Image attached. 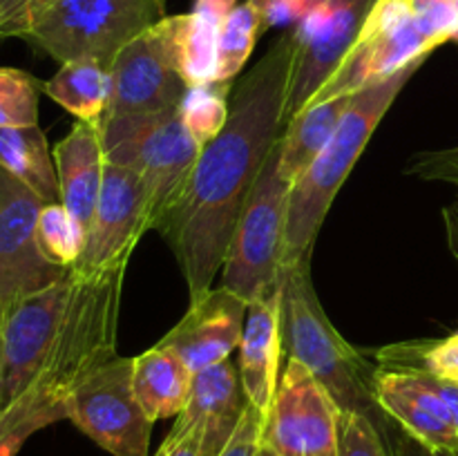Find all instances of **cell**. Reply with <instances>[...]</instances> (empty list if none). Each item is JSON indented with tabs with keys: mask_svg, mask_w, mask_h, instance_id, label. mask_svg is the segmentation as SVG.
<instances>
[{
	"mask_svg": "<svg viewBox=\"0 0 458 456\" xmlns=\"http://www.w3.org/2000/svg\"><path fill=\"white\" fill-rule=\"evenodd\" d=\"M295 58V36L286 31L235 85L226 125L201 148L186 188L157 224L186 277L191 300L213 286L246 197L284 132Z\"/></svg>",
	"mask_w": 458,
	"mask_h": 456,
	"instance_id": "cell-1",
	"label": "cell"
},
{
	"mask_svg": "<svg viewBox=\"0 0 458 456\" xmlns=\"http://www.w3.org/2000/svg\"><path fill=\"white\" fill-rule=\"evenodd\" d=\"M420 65L423 63L405 67L389 79L353 94L352 106L340 119L334 137L322 148L320 155L309 164V168L291 183L282 266L311 259L313 244H316V237L325 224L335 195L347 182L349 173L360 159L362 150L367 148L383 116L387 114L398 94L410 83Z\"/></svg>",
	"mask_w": 458,
	"mask_h": 456,
	"instance_id": "cell-2",
	"label": "cell"
},
{
	"mask_svg": "<svg viewBox=\"0 0 458 456\" xmlns=\"http://www.w3.org/2000/svg\"><path fill=\"white\" fill-rule=\"evenodd\" d=\"M311 259L282 266V347L307 367L343 411L365 414L385 434L387 414L376 401V369L335 331L311 284Z\"/></svg>",
	"mask_w": 458,
	"mask_h": 456,
	"instance_id": "cell-3",
	"label": "cell"
},
{
	"mask_svg": "<svg viewBox=\"0 0 458 456\" xmlns=\"http://www.w3.org/2000/svg\"><path fill=\"white\" fill-rule=\"evenodd\" d=\"M106 161L139 174L148 190L152 228L186 188L201 146L183 125L179 107L152 114L106 116L101 121Z\"/></svg>",
	"mask_w": 458,
	"mask_h": 456,
	"instance_id": "cell-4",
	"label": "cell"
},
{
	"mask_svg": "<svg viewBox=\"0 0 458 456\" xmlns=\"http://www.w3.org/2000/svg\"><path fill=\"white\" fill-rule=\"evenodd\" d=\"M161 18L157 0H54L22 40L61 65L94 61L110 70L121 49Z\"/></svg>",
	"mask_w": 458,
	"mask_h": 456,
	"instance_id": "cell-5",
	"label": "cell"
},
{
	"mask_svg": "<svg viewBox=\"0 0 458 456\" xmlns=\"http://www.w3.org/2000/svg\"><path fill=\"white\" fill-rule=\"evenodd\" d=\"M289 188L277 141L246 197L222 266V284L249 304L280 284Z\"/></svg>",
	"mask_w": 458,
	"mask_h": 456,
	"instance_id": "cell-6",
	"label": "cell"
},
{
	"mask_svg": "<svg viewBox=\"0 0 458 456\" xmlns=\"http://www.w3.org/2000/svg\"><path fill=\"white\" fill-rule=\"evenodd\" d=\"M434 49L416 22L410 0H376L356 45L309 106L360 92L405 67L425 63Z\"/></svg>",
	"mask_w": 458,
	"mask_h": 456,
	"instance_id": "cell-7",
	"label": "cell"
},
{
	"mask_svg": "<svg viewBox=\"0 0 458 456\" xmlns=\"http://www.w3.org/2000/svg\"><path fill=\"white\" fill-rule=\"evenodd\" d=\"M134 358L116 353L72 392L67 420L112 456H148L152 420L132 387Z\"/></svg>",
	"mask_w": 458,
	"mask_h": 456,
	"instance_id": "cell-8",
	"label": "cell"
},
{
	"mask_svg": "<svg viewBox=\"0 0 458 456\" xmlns=\"http://www.w3.org/2000/svg\"><path fill=\"white\" fill-rule=\"evenodd\" d=\"M340 405L298 360H286L262 423V447L273 456H338Z\"/></svg>",
	"mask_w": 458,
	"mask_h": 456,
	"instance_id": "cell-9",
	"label": "cell"
},
{
	"mask_svg": "<svg viewBox=\"0 0 458 456\" xmlns=\"http://www.w3.org/2000/svg\"><path fill=\"white\" fill-rule=\"evenodd\" d=\"M74 273L13 304L0 320V414L34 384L65 316Z\"/></svg>",
	"mask_w": 458,
	"mask_h": 456,
	"instance_id": "cell-10",
	"label": "cell"
},
{
	"mask_svg": "<svg viewBox=\"0 0 458 456\" xmlns=\"http://www.w3.org/2000/svg\"><path fill=\"white\" fill-rule=\"evenodd\" d=\"M150 228V199L139 174L106 161L83 255L72 271L106 273L128 268L134 246Z\"/></svg>",
	"mask_w": 458,
	"mask_h": 456,
	"instance_id": "cell-11",
	"label": "cell"
},
{
	"mask_svg": "<svg viewBox=\"0 0 458 456\" xmlns=\"http://www.w3.org/2000/svg\"><path fill=\"white\" fill-rule=\"evenodd\" d=\"M110 74L112 98L106 116L152 114L179 107L188 85L174 65L165 16L121 49Z\"/></svg>",
	"mask_w": 458,
	"mask_h": 456,
	"instance_id": "cell-12",
	"label": "cell"
},
{
	"mask_svg": "<svg viewBox=\"0 0 458 456\" xmlns=\"http://www.w3.org/2000/svg\"><path fill=\"white\" fill-rule=\"evenodd\" d=\"M43 201L13 179L0 204V320L21 300L56 284L72 268L49 262L36 241Z\"/></svg>",
	"mask_w": 458,
	"mask_h": 456,
	"instance_id": "cell-13",
	"label": "cell"
},
{
	"mask_svg": "<svg viewBox=\"0 0 458 456\" xmlns=\"http://www.w3.org/2000/svg\"><path fill=\"white\" fill-rule=\"evenodd\" d=\"M376 0H320V21L298 45L293 76L284 107V123L309 106L318 89L334 76L349 49L356 45Z\"/></svg>",
	"mask_w": 458,
	"mask_h": 456,
	"instance_id": "cell-14",
	"label": "cell"
},
{
	"mask_svg": "<svg viewBox=\"0 0 458 456\" xmlns=\"http://www.w3.org/2000/svg\"><path fill=\"white\" fill-rule=\"evenodd\" d=\"M249 302L226 286H210L191 300L186 316L159 340V347L177 353L192 374L231 358L240 347Z\"/></svg>",
	"mask_w": 458,
	"mask_h": 456,
	"instance_id": "cell-15",
	"label": "cell"
},
{
	"mask_svg": "<svg viewBox=\"0 0 458 456\" xmlns=\"http://www.w3.org/2000/svg\"><path fill=\"white\" fill-rule=\"evenodd\" d=\"M249 405L240 367L228 358L192 374L188 402L170 429V436L195 434L199 438L201 456H219L240 427Z\"/></svg>",
	"mask_w": 458,
	"mask_h": 456,
	"instance_id": "cell-16",
	"label": "cell"
},
{
	"mask_svg": "<svg viewBox=\"0 0 458 456\" xmlns=\"http://www.w3.org/2000/svg\"><path fill=\"white\" fill-rule=\"evenodd\" d=\"M378 367V365H376ZM376 401L389 420L432 452H456L458 427L434 389L410 371L376 369Z\"/></svg>",
	"mask_w": 458,
	"mask_h": 456,
	"instance_id": "cell-17",
	"label": "cell"
},
{
	"mask_svg": "<svg viewBox=\"0 0 458 456\" xmlns=\"http://www.w3.org/2000/svg\"><path fill=\"white\" fill-rule=\"evenodd\" d=\"M240 378L250 405L267 416L280 384L282 282L249 304L240 340Z\"/></svg>",
	"mask_w": 458,
	"mask_h": 456,
	"instance_id": "cell-18",
	"label": "cell"
},
{
	"mask_svg": "<svg viewBox=\"0 0 458 456\" xmlns=\"http://www.w3.org/2000/svg\"><path fill=\"white\" fill-rule=\"evenodd\" d=\"M54 164L58 173L61 204L88 228L97 210L106 170L101 123L76 121L74 128L54 148Z\"/></svg>",
	"mask_w": 458,
	"mask_h": 456,
	"instance_id": "cell-19",
	"label": "cell"
},
{
	"mask_svg": "<svg viewBox=\"0 0 458 456\" xmlns=\"http://www.w3.org/2000/svg\"><path fill=\"white\" fill-rule=\"evenodd\" d=\"M237 0H195L191 13L165 16L174 65L188 88L217 80L219 34Z\"/></svg>",
	"mask_w": 458,
	"mask_h": 456,
	"instance_id": "cell-20",
	"label": "cell"
},
{
	"mask_svg": "<svg viewBox=\"0 0 458 456\" xmlns=\"http://www.w3.org/2000/svg\"><path fill=\"white\" fill-rule=\"evenodd\" d=\"M191 384L192 371L170 349L155 344L134 358L132 387L139 405L152 423L182 414Z\"/></svg>",
	"mask_w": 458,
	"mask_h": 456,
	"instance_id": "cell-21",
	"label": "cell"
},
{
	"mask_svg": "<svg viewBox=\"0 0 458 456\" xmlns=\"http://www.w3.org/2000/svg\"><path fill=\"white\" fill-rule=\"evenodd\" d=\"M0 168L7 170L43 204L61 201L54 152L38 125L0 128Z\"/></svg>",
	"mask_w": 458,
	"mask_h": 456,
	"instance_id": "cell-22",
	"label": "cell"
},
{
	"mask_svg": "<svg viewBox=\"0 0 458 456\" xmlns=\"http://www.w3.org/2000/svg\"><path fill=\"white\" fill-rule=\"evenodd\" d=\"M352 101L353 94H344L327 103H311L284 125L280 137V173L286 182L293 183L320 155Z\"/></svg>",
	"mask_w": 458,
	"mask_h": 456,
	"instance_id": "cell-23",
	"label": "cell"
},
{
	"mask_svg": "<svg viewBox=\"0 0 458 456\" xmlns=\"http://www.w3.org/2000/svg\"><path fill=\"white\" fill-rule=\"evenodd\" d=\"M43 92L79 121L101 123L112 98V74L94 61L63 63L43 83Z\"/></svg>",
	"mask_w": 458,
	"mask_h": 456,
	"instance_id": "cell-24",
	"label": "cell"
},
{
	"mask_svg": "<svg viewBox=\"0 0 458 456\" xmlns=\"http://www.w3.org/2000/svg\"><path fill=\"white\" fill-rule=\"evenodd\" d=\"M67 418V401L45 384L34 383L0 414V456H16L27 438Z\"/></svg>",
	"mask_w": 458,
	"mask_h": 456,
	"instance_id": "cell-25",
	"label": "cell"
},
{
	"mask_svg": "<svg viewBox=\"0 0 458 456\" xmlns=\"http://www.w3.org/2000/svg\"><path fill=\"white\" fill-rule=\"evenodd\" d=\"M262 27V9L253 0H244L228 13V18L224 21L222 34H219L217 83H228L244 70Z\"/></svg>",
	"mask_w": 458,
	"mask_h": 456,
	"instance_id": "cell-26",
	"label": "cell"
},
{
	"mask_svg": "<svg viewBox=\"0 0 458 456\" xmlns=\"http://www.w3.org/2000/svg\"><path fill=\"white\" fill-rule=\"evenodd\" d=\"M88 240V228L61 204H43L36 219V241L49 262L74 268Z\"/></svg>",
	"mask_w": 458,
	"mask_h": 456,
	"instance_id": "cell-27",
	"label": "cell"
},
{
	"mask_svg": "<svg viewBox=\"0 0 458 456\" xmlns=\"http://www.w3.org/2000/svg\"><path fill=\"white\" fill-rule=\"evenodd\" d=\"M228 112H231V88L217 80L192 85L179 103L183 125L201 148L222 132L228 121Z\"/></svg>",
	"mask_w": 458,
	"mask_h": 456,
	"instance_id": "cell-28",
	"label": "cell"
},
{
	"mask_svg": "<svg viewBox=\"0 0 458 456\" xmlns=\"http://www.w3.org/2000/svg\"><path fill=\"white\" fill-rule=\"evenodd\" d=\"M378 365H416L429 374L458 383V331L445 340H420L385 347L376 353Z\"/></svg>",
	"mask_w": 458,
	"mask_h": 456,
	"instance_id": "cell-29",
	"label": "cell"
},
{
	"mask_svg": "<svg viewBox=\"0 0 458 456\" xmlns=\"http://www.w3.org/2000/svg\"><path fill=\"white\" fill-rule=\"evenodd\" d=\"M43 83L16 67H0V128L38 125Z\"/></svg>",
	"mask_w": 458,
	"mask_h": 456,
	"instance_id": "cell-30",
	"label": "cell"
},
{
	"mask_svg": "<svg viewBox=\"0 0 458 456\" xmlns=\"http://www.w3.org/2000/svg\"><path fill=\"white\" fill-rule=\"evenodd\" d=\"M338 456H394L378 425L358 411H343L338 425Z\"/></svg>",
	"mask_w": 458,
	"mask_h": 456,
	"instance_id": "cell-31",
	"label": "cell"
},
{
	"mask_svg": "<svg viewBox=\"0 0 458 456\" xmlns=\"http://www.w3.org/2000/svg\"><path fill=\"white\" fill-rule=\"evenodd\" d=\"M420 31L434 47L454 38L458 30V0H410Z\"/></svg>",
	"mask_w": 458,
	"mask_h": 456,
	"instance_id": "cell-32",
	"label": "cell"
},
{
	"mask_svg": "<svg viewBox=\"0 0 458 456\" xmlns=\"http://www.w3.org/2000/svg\"><path fill=\"white\" fill-rule=\"evenodd\" d=\"M54 0H0V38H25Z\"/></svg>",
	"mask_w": 458,
	"mask_h": 456,
	"instance_id": "cell-33",
	"label": "cell"
},
{
	"mask_svg": "<svg viewBox=\"0 0 458 456\" xmlns=\"http://www.w3.org/2000/svg\"><path fill=\"white\" fill-rule=\"evenodd\" d=\"M262 423L264 416L253 405L246 407L240 427L219 456H258L262 450Z\"/></svg>",
	"mask_w": 458,
	"mask_h": 456,
	"instance_id": "cell-34",
	"label": "cell"
},
{
	"mask_svg": "<svg viewBox=\"0 0 458 456\" xmlns=\"http://www.w3.org/2000/svg\"><path fill=\"white\" fill-rule=\"evenodd\" d=\"M378 367H387V369H396V371H410V374L419 376V378L423 380L429 389H434V392L443 398V402L447 405V410H450L452 418H454V423L458 427V383H454V380L441 378V376L429 374L428 369H423V367H416V365H378Z\"/></svg>",
	"mask_w": 458,
	"mask_h": 456,
	"instance_id": "cell-35",
	"label": "cell"
},
{
	"mask_svg": "<svg viewBox=\"0 0 458 456\" xmlns=\"http://www.w3.org/2000/svg\"><path fill=\"white\" fill-rule=\"evenodd\" d=\"M155 456H201L199 438L195 434H183V436H170L168 434Z\"/></svg>",
	"mask_w": 458,
	"mask_h": 456,
	"instance_id": "cell-36",
	"label": "cell"
},
{
	"mask_svg": "<svg viewBox=\"0 0 458 456\" xmlns=\"http://www.w3.org/2000/svg\"><path fill=\"white\" fill-rule=\"evenodd\" d=\"M443 224H445V237L450 253L454 255L458 262V201L443 208Z\"/></svg>",
	"mask_w": 458,
	"mask_h": 456,
	"instance_id": "cell-37",
	"label": "cell"
},
{
	"mask_svg": "<svg viewBox=\"0 0 458 456\" xmlns=\"http://www.w3.org/2000/svg\"><path fill=\"white\" fill-rule=\"evenodd\" d=\"M394 456H434V452L428 450L416 438H411L410 434H401L394 441Z\"/></svg>",
	"mask_w": 458,
	"mask_h": 456,
	"instance_id": "cell-38",
	"label": "cell"
},
{
	"mask_svg": "<svg viewBox=\"0 0 458 456\" xmlns=\"http://www.w3.org/2000/svg\"><path fill=\"white\" fill-rule=\"evenodd\" d=\"M12 182H13L12 174H9L7 170L0 168V204H3V199H4V195H7V190H9V186H12Z\"/></svg>",
	"mask_w": 458,
	"mask_h": 456,
	"instance_id": "cell-39",
	"label": "cell"
},
{
	"mask_svg": "<svg viewBox=\"0 0 458 456\" xmlns=\"http://www.w3.org/2000/svg\"><path fill=\"white\" fill-rule=\"evenodd\" d=\"M434 456H458V450L456 452H434Z\"/></svg>",
	"mask_w": 458,
	"mask_h": 456,
	"instance_id": "cell-40",
	"label": "cell"
},
{
	"mask_svg": "<svg viewBox=\"0 0 458 456\" xmlns=\"http://www.w3.org/2000/svg\"><path fill=\"white\" fill-rule=\"evenodd\" d=\"M258 456H273L271 454V452H267V450H264V447H262V450H259V454Z\"/></svg>",
	"mask_w": 458,
	"mask_h": 456,
	"instance_id": "cell-41",
	"label": "cell"
},
{
	"mask_svg": "<svg viewBox=\"0 0 458 456\" xmlns=\"http://www.w3.org/2000/svg\"><path fill=\"white\" fill-rule=\"evenodd\" d=\"M253 3L258 4V7H262V4H264V3H268V0H253Z\"/></svg>",
	"mask_w": 458,
	"mask_h": 456,
	"instance_id": "cell-42",
	"label": "cell"
},
{
	"mask_svg": "<svg viewBox=\"0 0 458 456\" xmlns=\"http://www.w3.org/2000/svg\"><path fill=\"white\" fill-rule=\"evenodd\" d=\"M157 3H159V4H161V7H164V4H165V0H157Z\"/></svg>",
	"mask_w": 458,
	"mask_h": 456,
	"instance_id": "cell-43",
	"label": "cell"
},
{
	"mask_svg": "<svg viewBox=\"0 0 458 456\" xmlns=\"http://www.w3.org/2000/svg\"><path fill=\"white\" fill-rule=\"evenodd\" d=\"M452 40H456V43H458V30H456V34H454V38H452Z\"/></svg>",
	"mask_w": 458,
	"mask_h": 456,
	"instance_id": "cell-44",
	"label": "cell"
}]
</instances>
